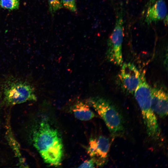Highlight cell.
I'll return each mask as SVG.
<instances>
[{
	"instance_id": "6da1fadb",
	"label": "cell",
	"mask_w": 168,
	"mask_h": 168,
	"mask_svg": "<svg viewBox=\"0 0 168 168\" xmlns=\"http://www.w3.org/2000/svg\"><path fill=\"white\" fill-rule=\"evenodd\" d=\"M34 145L46 163L55 166L60 165L63 147L58 131L45 120H42L34 132Z\"/></svg>"
},
{
	"instance_id": "7a4b0ae2",
	"label": "cell",
	"mask_w": 168,
	"mask_h": 168,
	"mask_svg": "<svg viewBox=\"0 0 168 168\" xmlns=\"http://www.w3.org/2000/svg\"><path fill=\"white\" fill-rule=\"evenodd\" d=\"M35 88L28 80L13 75L5 77L0 83L2 102L7 105H14L36 101Z\"/></svg>"
},
{
	"instance_id": "3957f363",
	"label": "cell",
	"mask_w": 168,
	"mask_h": 168,
	"mask_svg": "<svg viewBox=\"0 0 168 168\" xmlns=\"http://www.w3.org/2000/svg\"><path fill=\"white\" fill-rule=\"evenodd\" d=\"M152 88L142 74L134 92L141 110L147 133L151 138L156 139L160 135V131L156 117L151 107Z\"/></svg>"
},
{
	"instance_id": "277c9868",
	"label": "cell",
	"mask_w": 168,
	"mask_h": 168,
	"mask_svg": "<svg viewBox=\"0 0 168 168\" xmlns=\"http://www.w3.org/2000/svg\"><path fill=\"white\" fill-rule=\"evenodd\" d=\"M87 101L103 119L113 135H118L123 132L124 126L122 117L110 102L98 97H91Z\"/></svg>"
},
{
	"instance_id": "5b68a950",
	"label": "cell",
	"mask_w": 168,
	"mask_h": 168,
	"mask_svg": "<svg viewBox=\"0 0 168 168\" xmlns=\"http://www.w3.org/2000/svg\"><path fill=\"white\" fill-rule=\"evenodd\" d=\"M122 15L118 16L114 29L108 38L106 56L108 60L119 66L123 64L122 46L124 36Z\"/></svg>"
},
{
	"instance_id": "8992f818",
	"label": "cell",
	"mask_w": 168,
	"mask_h": 168,
	"mask_svg": "<svg viewBox=\"0 0 168 168\" xmlns=\"http://www.w3.org/2000/svg\"><path fill=\"white\" fill-rule=\"evenodd\" d=\"M145 22L148 24L156 22L167 17V8L164 0H150L143 11Z\"/></svg>"
},
{
	"instance_id": "52a82bcc",
	"label": "cell",
	"mask_w": 168,
	"mask_h": 168,
	"mask_svg": "<svg viewBox=\"0 0 168 168\" xmlns=\"http://www.w3.org/2000/svg\"><path fill=\"white\" fill-rule=\"evenodd\" d=\"M120 77L124 88L129 93H133L138 86L141 75L138 70L130 63L122 64Z\"/></svg>"
},
{
	"instance_id": "ba28073f",
	"label": "cell",
	"mask_w": 168,
	"mask_h": 168,
	"mask_svg": "<svg viewBox=\"0 0 168 168\" xmlns=\"http://www.w3.org/2000/svg\"><path fill=\"white\" fill-rule=\"evenodd\" d=\"M151 107L153 111L163 117L168 114V95L166 90L160 86L152 88Z\"/></svg>"
},
{
	"instance_id": "9c48e42d",
	"label": "cell",
	"mask_w": 168,
	"mask_h": 168,
	"mask_svg": "<svg viewBox=\"0 0 168 168\" xmlns=\"http://www.w3.org/2000/svg\"><path fill=\"white\" fill-rule=\"evenodd\" d=\"M110 142L106 137L100 135L97 139V145L94 156L91 158L97 166L102 165L108 156Z\"/></svg>"
},
{
	"instance_id": "30bf717a",
	"label": "cell",
	"mask_w": 168,
	"mask_h": 168,
	"mask_svg": "<svg viewBox=\"0 0 168 168\" xmlns=\"http://www.w3.org/2000/svg\"><path fill=\"white\" fill-rule=\"evenodd\" d=\"M72 110L75 118L81 120H89L95 116L89 105L81 101L77 102L72 106Z\"/></svg>"
},
{
	"instance_id": "8fae6325",
	"label": "cell",
	"mask_w": 168,
	"mask_h": 168,
	"mask_svg": "<svg viewBox=\"0 0 168 168\" xmlns=\"http://www.w3.org/2000/svg\"><path fill=\"white\" fill-rule=\"evenodd\" d=\"M20 2V0H0V7L11 11L17 10Z\"/></svg>"
},
{
	"instance_id": "7c38bea8",
	"label": "cell",
	"mask_w": 168,
	"mask_h": 168,
	"mask_svg": "<svg viewBox=\"0 0 168 168\" xmlns=\"http://www.w3.org/2000/svg\"><path fill=\"white\" fill-rule=\"evenodd\" d=\"M49 11L52 15L63 7L59 0H48Z\"/></svg>"
},
{
	"instance_id": "4fadbf2b",
	"label": "cell",
	"mask_w": 168,
	"mask_h": 168,
	"mask_svg": "<svg viewBox=\"0 0 168 168\" xmlns=\"http://www.w3.org/2000/svg\"><path fill=\"white\" fill-rule=\"evenodd\" d=\"M61 2L65 8L73 12L77 11L75 0H61Z\"/></svg>"
},
{
	"instance_id": "5bb4252c",
	"label": "cell",
	"mask_w": 168,
	"mask_h": 168,
	"mask_svg": "<svg viewBox=\"0 0 168 168\" xmlns=\"http://www.w3.org/2000/svg\"><path fill=\"white\" fill-rule=\"evenodd\" d=\"M95 162L94 160L91 159L86 160L81 164L79 167L81 168H93L95 167Z\"/></svg>"
}]
</instances>
